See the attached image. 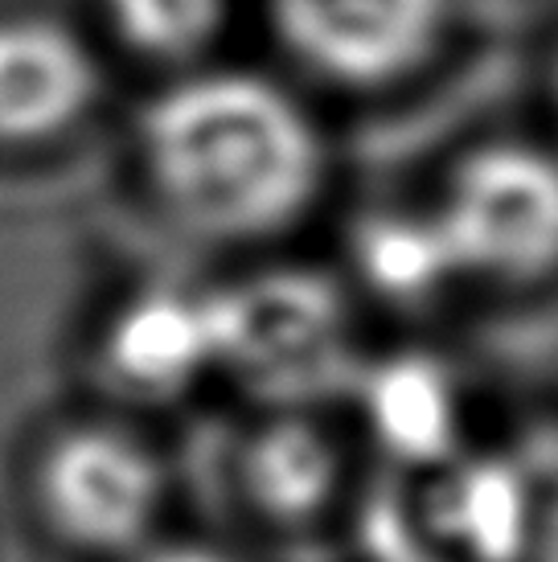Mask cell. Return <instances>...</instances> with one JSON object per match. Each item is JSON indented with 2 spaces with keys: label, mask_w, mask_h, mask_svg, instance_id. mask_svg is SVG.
Masks as SVG:
<instances>
[{
  "label": "cell",
  "mask_w": 558,
  "mask_h": 562,
  "mask_svg": "<svg viewBox=\"0 0 558 562\" xmlns=\"http://www.w3.org/2000/svg\"><path fill=\"white\" fill-rule=\"evenodd\" d=\"M127 562H247L217 542H193V538H160L148 550H140Z\"/></svg>",
  "instance_id": "obj_12"
},
{
  "label": "cell",
  "mask_w": 558,
  "mask_h": 562,
  "mask_svg": "<svg viewBox=\"0 0 558 562\" xmlns=\"http://www.w3.org/2000/svg\"><path fill=\"white\" fill-rule=\"evenodd\" d=\"M108 9L136 49L186 63L222 33L234 0H108Z\"/></svg>",
  "instance_id": "obj_11"
},
{
  "label": "cell",
  "mask_w": 558,
  "mask_h": 562,
  "mask_svg": "<svg viewBox=\"0 0 558 562\" xmlns=\"http://www.w3.org/2000/svg\"><path fill=\"white\" fill-rule=\"evenodd\" d=\"M354 263L361 283L390 304H427L444 288L460 283L432 210L370 218L357 231Z\"/></svg>",
  "instance_id": "obj_9"
},
{
  "label": "cell",
  "mask_w": 558,
  "mask_h": 562,
  "mask_svg": "<svg viewBox=\"0 0 558 562\" xmlns=\"http://www.w3.org/2000/svg\"><path fill=\"white\" fill-rule=\"evenodd\" d=\"M94 366L124 403H172L222 374L217 292L144 288L127 296L99 333Z\"/></svg>",
  "instance_id": "obj_6"
},
{
  "label": "cell",
  "mask_w": 558,
  "mask_h": 562,
  "mask_svg": "<svg viewBox=\"0 0 558 562\" xmlns=\"http://www.w3.org/2000/svg\"><path fill=\"white\" fill-rule=\"evenodd\" d=\"M222 374L247 378L267 403H300L349 361L342 296L312 276H255L217 292Z\"/></svg>",
  "instance_id": "obj_4"
},
{
  "label": "cell",
  "mask_w": 558,
  "mask_h": 562,
  "mask_svg": "<svg viewBox=\"0 0 558 562\" xmlns=\"http://www.w3.org/2000/svg\"><path fill=\"white\" fill-rule=\"evenodd\" d=\"M140 169L186 235L250 247L292 231L328 177L312 111L238 66L189 70L140 120Z\"/></svg>",
  "instance_id": "obj_1"
},
{
  "label": "cell",
  "mask_w": 558,
  "mask_h": 562,
  "mask_svg": "<svg viewBox=\"0 0 558 562\" xmlns=\"http://www.w3.org/2000/svg\"><path fill=\"white\" fill-rule=\"evenodd\" d=\"M30 509L49 542L75 559H136L160 542L169 509L165 456L120 415L66 419L33 448Z\"/></svg>",
  "instance_id": "obj_2"
},
{
  "label": "cell",
  "mask_w": 558,
  "mask_h": 562,
  "mask_svg": "<svg viewBox=\"0 0 558 562\" xmlns=\"http://www.w3.org/2000/svg\"><path fill=\"white\" fill-rule=\"evenodd\" d=\"M103 94L91 42L49 13H0V153L66 140Z\"/></svg>",
  "instance_id": "obj_7"
},
{
  "label": "cell",
  "mask_w": 558,
  "mask_h": 562,
  "mask_svg": "<svg viewBox=\"0 0 558 562\" xmlns=\"http://www.w3.org/2000/svg\"><path fill=\"white\" fill-rule=\"evenodd\" d=\"M295 63L354 91L411 79L448 33V0H267Z\"/></svg>",
  "instance_id": "obj_5"
},
{
  "label": "cell",
  "mask_w": 558,
  "mask_h": 562,
  "mask_svg": "<svg viewBox=\"0 0 558 562\" xmlns=\"http://www.w3.org/2000/svg\"><path fill=\"white\" fill-rule=\"evenodd\" d=\"M555 87H558V66H555Z\"/></svg>",
  "instance_id": "obj_13"
},
{
  "label": "cell",
  "mask_w": 558,
  "mask_h": 562,
  "mask_svg": "<svg viewBox=\"0 0 558 562\" xmlns=\"http://www.w3.org/2000/svg\"><path fill=\"white\" fill-rule=\"evenodd\" d=\"M337 452L312 423L283 419L255 436L243 460L247 501L276 521L321 514L337 488Z\"/></svg>",
  "instance_id": "obj_8"
},
{
  "label": "cell",
  "mask_w": 558,
  "mask_h": 562,
  "mask_svg": "<svg viewBox=\"0 0 558 562\" xmlns=\"http://www.w3.org/2000/svg\"><path fill=\"white\" fill-rule=\"evenodd\" d=\"M432 210L460 283L534 288L558 276V153L484 140L444 177Z\"/></svg>",
  "instance_id": "obj_3"
},
{
  "label": "cell",
  "mask_w": 558,
  "mask_h": 562,
  "mask_svg": "<svg viewBox=\"0 0 558 562\" xmlns=\"http://www.w3.org/2000/svg\"><path fill=\"white\" fill-rule=\"evenodd\" d=\"M370 406L378 415V436L390 448L406 452H432L448 436L451 394L439 378L427 370V361L406 358L394 370H382L370 386Z\"/></svg>",
  "instance_id": "obj_10"
}]
</instances>
